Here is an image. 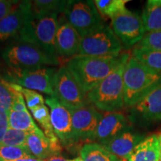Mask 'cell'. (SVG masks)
Masks as SVG:
<instances>
[{"mask_svg":"<svg viewBox=\"0 0 161 161\" xmlns=\"http://www.w3.org/2000/svg\"><path fill=\"white\" fill-rule=\"evenodd\" d=\"M127 53L93 57L75 55L66 64L86 94L105 79L119 65Z\"/></svg>","mask_w":161,"mask_h":161,"instance_id":"1","label":"cell"},{"mask_svg":"<svg viewBox=\"0 0 161 161\" xmlns=\"http://www.w3.org/2000/svg\"><path fill=\"white\" fill-rule=\"evenodd\" d=\"M124 107L132 108L161 86V73L130 57L123 74Z\"/></svg>","mask_w":161,"mask_h":161,"instance_id":"2","label":"cell"},{"mask_svg":"<svg viewBox=\"0 0 161 161\" xmlns=\"http://www.w3.org/2000/svg\"><path fill=\"white\" fill-rule=\"evenodd\" d=\"M129 58L127 53L115 70L86 94L89 102L96 109L110 113L124 107L123 74Z\"/></svg>","mask_w":161,"mask_h":161,"instance_id":"3","label":"cell"},{"mask_svg":"<svg viewBox=\"0 0 161 161\" xmlns=\"http://www.w3.org/2000/svg\"><path fill=\"white\" fill-rule=\"evenodd\" d=\"M58 14L32 11L29 24L17 40L35 44L49 55L57 57L55 35L58 24Z\"/></svg>","mask_w":161,"mask_h":161,"instance_id":"4","label":"cell"},{"mask_svg":"<svg viewBox=\"0 0 161 161\" xmlns=\"http://www.w3.org/2000/svg\"><path fill=\"white\" fill-rule=\"evenodd\" d=\"M2 57L12 69L32 70L59 64L57 57L49 55L35 44L19 40L8 46Z\"/></svg>","mask_w":161,"mask_h":161,"instance_id":"5","label":"cell"},{"mask_svg":"<svg viewBox=\"0 0 161 161\" xmlns=\"http://www.w3.org/2000/svg\"><path fill=\"white\" fill-rule=\"evenodd\" d=\"M64 14L81 38L104 25L94 1L91 0H69Z\"/></svg>","mask_w":161,"mask_h":161,"instance_id":"6","label":"cell"},{"mask_svg":"<svg viewBox=\"0 0 161 161\" xmlns=\"http://www.w3.org/2000/svg\"><path fill=\"white\" fill-rule=\"evenodd\" d=\"M53 91L52 96L71 111L90 104L86 94L66 66L60 67L54 75Z\"/></svg>","mask_w":161,"mask_h":161,"instance_id":"7","label":"cell"},{"mask_svg":"<svg viewBox=\"0 0 161 161\" xmlns=\"http://www.w3.org/2000/svg\"><path fill=\"white\" fill-rule=\"evenodd\" d=\"M122 47V43L112 29L104 25L81 38L77 55L93 57L118 55Z\"/></svg>","mask_w":161,"mask_h":161,"instance_id":"8","label":"cell"},{"mask_svg":"<svg viewBox=\"0 0 161 161\" xmlns=\"http://www.w3.org/2000/svg\"><path fill=\"white\" fill-rule=\"evenodd\" d=\"M56 72L55 68L48 66L32 70L11 69L7 75V81L25 89L37 90L48 96H53V78Z\"/></svg>","mask_w":161,"mask_h":161,"instance_id":"9","label":"cell"},{"mask_svg":"<svg viewBox=\"0 0 161 161\" xmlns=\"http://www.w3.org/2000/svg\"><path fill=\"white\" fill-rule=\"evenodd\" d=\"M111 20L113 31L125 49L139 43L146 35L142 17L127 8Z\"/></svg>","mask_w":161,"mask_h":161,"instance_id":"10","label":"cell"},{"mask_svg":"<svg viewBox=\"0 0 161 161\" xmlns=\"http://www.w3.org/2000/svg\"><path fill=\"white\" fill-rule=\"evenodd\" d=\"M46 104L49 108L52 128L56 136L65 147L75 144L72 132V111L52 96L46 97Z\"/></svg>","mask_w":161,"mask_h":161,"instance_id":"11","label":"cell"},{"mask_svg":"<svg viewBox=\"0 0 161 161\" xmlns=\"http://www.w3.org/2000/svg\"><path fill=\"white\" fill-rule=\"evenodd\" d=\"M102 115L91 104L72 111V132L75 142L94 140Z\"/></svg>","mask_w":161,"mask_h":161,"instance_id":"12","label":"cell"},{"mask_svg":"<svg viewBox=\"0 0 161 161\" xmlns=\"http://www.w3.org/2000/svg\"><path fill=\"white\" fill-rule=\"evenodd\" d=\"M32 16V1H22L0 21V42L16 39L28 25Z\"/></svg>","mask_w":161,"mask_h":161,"instance_id":"13","label":"cell"},{"mask_svg":"<svg viewBox=\"0 0 161 161\" xmlns=\"http://www.w3.org/2000/svg\"><path fill=\"white\" fill-rule=\"evenodd\" d=\"M161 117V86L130 108L129 119L133 123L148 125Z\"/></svg>","mask_w":161,"mask_h":161,"instance_id":"14","label":"cell"},{"mask_svg":"<svg viewBox=\"0 0 161 161\" xmlns=\"http://www.w3.org/2000/svg\"><path fill=\"white\" fill-rule=\"evenodd\" d=\"M81 37L65 16L58 19V29L55 35V47L58 55L70 57L78 55Z\"/></svg>","mask_w":161,"mask_h":161,"instance_id":"15","label":"cell"},{"mask_svg":"<svg viewBox=\"0 0 161 161\" xmlns=\"http://www.w3.org/2000/svg\"><path fill=\"white\" fill-rule=\"evenodd\" d=\"M130 128L126 116L119 112H110L102 116L98 123L94 140L103 145L120 133Z\"/></svg>","mask_w":161,"mask_h":161,"instance_id":"16","label":"cell"},{"mask_svg":"<svg viewBox=\"0 0 161 161\" xmlns=\"http://www.w3.org/2000/svg\"><path fill=\"white\" fill-rule=\"evenodd\" d=\"M144 138L143 134L130 127L102 146L121 160H126L134 148Z\"/></svg>","mask_w":161,"mask_h":161,"instance_id":"17","label":"cell"},{"mask_svg":"<svg viewBox=\"0 0 161 161\" xmlns=\"http://www.w3.org/2000/svg\"><path fill=\"white\" fill-rule=\"evenodd\" d=\"M26 146L31 155L43 160L60 155L62 151L61 142L58 139L51 140L45 134L39 135L29 133L26 139Z\"/></svg>","mask_w":161,"mask_h":161,"instance_id":"18","label":"cell"},{"mask_svg":"<svg viewBox=\"0 0 161 161\" xmlns=\"http://www.w3.org/2000/svg\"><path fill=\"white\" fill-rule=\"evenodd\" d=\"M127 161H160V146L157 134L144 138L127 158Z\"/></svg>","mask_w":161,"mask_h":161,"instance_id":"19","label":"cell"},{"mask_svg":"<svg viewBox=\"0 0 161 161\" xmlns=\"http://www.w3.org/2000/svg\"><path fill=\"white\" fill-rule=\"evenodd\" d=\"M8 117L9 128L39 135L44 134L43 130L38 128L34 122L32 116L28 110L17 111L11 109L8 111Z\"/></svg>","mask_w":161,"mask_h":161,"instance_id":"20","label":"cell"},{"mask_svg":"<svg viewBox=\"0 0 161 161\" xmlns=\"http://www.w3.org/2000/svg\"><path fill=\"white\" fill-rule=\"evenodd\" d=\"M146 32L161 31V0H148L142 16Z\"/></svg>","mask_w":161,"mask_h":161,"instance_id":"21","label":"cell"},{"mask_svg":"<svg viewBox=\"0 0 161 161\" xmlns=\"http://www.w3.org/2000/svg\"><path fill=\"white\" fill-rule=\"evenodd\" d=\"M80 155L84 161H123L97 142L84 144Z\"/></svg>","mask_w":161,"mask_h":161,"instance_id":"22","label":"cell"},{"mask_svg":"<svg viewBox=\"0 0 161 161\" xmlns=\"http://www.w3.org/2000/svg\"><path fill=\"white\" fill-rule=\"evenodd\" d=\"M132 57L154 71L161 73V51L136 46L133 49Z\"/></svg>","mask_w":161,"mask_h":161,"instance_id":"23","label":"cell"},{"mask_svg":"<svg viewBox=\"0 0 161 161\" xmlns=\"http://www.w3.org/2000/svg\"><path fill=\"white\" fill-rule=\"evenodd\" d=\"M31 112L35 119L39 123L41 128L43 130L44 134L48 138L51 139V140L58 139L54 133L53 128H52L50 111L47 106L44 104V105L37 107L35 109L31 110Z\"/></svg>","mask_w":161,"mask_h":161,"instance_id":"24","label":"cell"},{"mask_svg":"<svg viewBox=\"0 0 161 161\" xmlns=\"http://www.w3.org/2000/svg\"><path fill=\"white\" fill-rule=\"evenodd\" d=\"M128 0H96L94 3L101 14L113 19L126 9L125 5Z\"/></svg>","mask_w":161,"mask_h":161,"instance_id":"25","label":"cell"},{"mask_svg":"<svg viewBox=\"0 0 161 161\" xmlns=\"http://www.w3.org/2000/svg\"><path fill=\"white\" fill-rule=\"evenodd\" d=\"M68 1L64 0H36L32 2V11L40 13H64Z\"/></svg>","mask_w":161,"mask_h":161,"instance_id":"26","label":"cell"},{"mask_svg":"<svg viewBox=\"0 0 161 161\" xmlns=\"http://www.w3.org/2000/svg\"><path fill=\"white\" fill-rule=\"evenodd\" d=\"M16 91L15 84L0 80V108L7 111L11 109Z\"/></svg>","mask_w":161,"mask_h":161,"instance_id":"27","label":"cell"},{"mask_svg":"<svg viewBox=\"0 0 161 161\" xmlns=\"http://www.w3.org/2000/svg\"><path fill=\"white\" fill-rule=\"evenodd\" d=\"M31 156L27 147H14L0 145V161H14Z\"/></svg>","mask_w":161,"mask_h":161,"instance_id":"28","label":"cell"},{"mask_svg":"<svg viewBox=\"0 0 161 161\" xmlns=\"http://www.w3.org/2000/svg\"><path fill=\"white\" fill-rule=\"evenodd\" d=\"M29 133L8 128L0 145L14 147H27L26 139Z\"/></svg>","mask_w":161,"mask_h":161,"instance_id":"29","label":"cell"},{"mask_svg":"<svg viewBox=\"0 0 161 161\" xmlns=\"http://www.w3.org/2000/svg\"><path fill=\"white\" fill-rule=\"evenodd\" d=\"M18 90L23 94L25 100L26 105L28 106L30 110L45 104V100H44L43 96L40 95L35 90L25 89L19 85H18Z\"/></svg>","mask_w":161,"mask_h":161,"instance_id":"30","label":"cell"},{"mask_svg":"<svg viewBox=\"0 0 161 161\" xmlns=\"http://www.w3.org/2000/svg\"><path fill=\"white\" fill-rule=\"evenodd\" d=\"M137 46L148 49L161 51V31L146 34Z\"/></svg>","mask_w":161,"mask_h":161,"instance_id":"31","label":"cell"},{"mask_svg":"<svg viewBox=\"0 0 161 161\" xmlns=\"http://www.w3.org/2000/svg\"><path fill=\"white\" fill-rule=\"evenodd\" d=\"M17 3V1L0 0V21L15 8Z\"/></svg>","mask_w":161,"mask_h":161,"instance_id":"32","label":"cell"},{"mask_svg":"<svg viewBox=\"0 0 161 161\" xmlns=\"http://www.w3.org/2000/svg\"><path fill=\"white\" fill-rule=\"evenodd\" d=\"M9 128L8 111L0 108V143L3 141L6 132Z\"/></svg>","mask_w":161,"mask_h":161,"instance_id":"33","label":"cell"},{"mask_svg":"<svg viewBox=\"0 0 161 161\" xmlns=\"http://www.w3.org/2000/svg\"><path fill=\"white\" fill-rule=\"evenodd\" d=\"M45 161H72V160H67V159L63 158V157L58 155V156H54L52 157Z\"/></svg>","mask_w":161,"mask_h":161,"instance_id":"34","label":"cell"},{"mask_svg":"<svg viewBox=\"0 0 161 161\" xmlns=\"http://www.w3.org/2000/svg\"><path fill=\"white\" fill-rule=\"evenodd\" d=\"M14 161H45L43 160H40V159L36 158L35 157H34L33 155L28 157V158H25L23 159H19V160H14Z\"/></svg>","mask_w":161,"mask_h":161,"instance_id":"35","label":"cell"},{"mask_svg":"<svg viewBox=\"0 0 161 161\" xmlns=\"http://www.w3.org/2000/svg\"><path fill=\"white\" fill-rule=\"evenodd\" d=\"M158 137L159 140V146H160V160L161 161V130L158 133Z\"/></svg>","mask_w":161,"mask_h":161,"instance_id":"36","label":"cell"},{"mask_svg":"<svg viewBox=\"0 0 161 161\" xmlns=\"http://www.w3.org/2000/svg\"><path fill=\"white\" fill-rule=\"evenodd\" d=\"M72 161H84L82 160V158H80V157H78V158H76L75 159H73V160H72Z\"/></svg>","mask_w":161,"mask_h":161,"instance_id":"37","label":"cell"},{"mask_svg":"<svg viewBox=\"0 0 161 161\" xmlns=\"http://www.w3.org/2000/svg\"><path fill=\"white\" fill-rule=\"evenodd\" d=\"M160 120H161V117H160Z\"/></svg>","mask_w":161,"mask_h":161,"instance_id":"38","label":"cell"},{"mask_svg":"<svg viewBox=\"0 0 161 161\" xmlns=\"http://www.w3.org/2000/svg\"><path fill=\"white\" fill-rule=\"evenodd\" d=\"M123 161H124V160H123Z\"/></svg>","mask_w":161,"mask_h":161,"instance_id":"39","label":"cell"}]
</instances>
